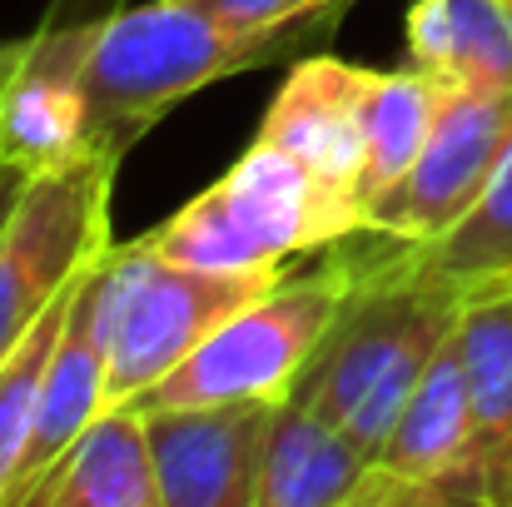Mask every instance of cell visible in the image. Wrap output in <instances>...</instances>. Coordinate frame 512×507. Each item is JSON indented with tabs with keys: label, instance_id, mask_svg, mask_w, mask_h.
<instances>
[{
	"label": "cell",
	"instance_id": "4fadbf2b",
	"mask_svg": "<svg viewBox=\"0 0 512 507\" xmlns=\"http://www.w3.org/2000/svg\"><path fill=\"white\" fill-rule=\"evenodd\" d=\"M373 70L339 60L329 50H314L289 65L284 85L274 90L259 140L289 150L304 169H314L324 184L358 199L363 174V100H368ZM363 204V199H358ZM368 224V219H363Z\"/></svg>",
	"mask_w": 512,
	"mask_h": 507
},
{
	"label": "cell",
	"instance_id": "5bb4252c",
	"mask_svg": "<svg viewBox=\"0 0 512 507\" xmlns=\"http://www.w3.org/2000/svg\"><path fill=\"white\" fill-rule=\"evenodd\" d=\"M25 507H165L140 403H110L35 483Z\"/></svg>",
	"mask_w": 512,
	"mask_h": 507
},
{
	"label": "cell",
	"instance_id": "ffe728a7",
	"mask_svg": "<svg viewBox=\"0 0 512 507\" xmlns=\"http://www.w3.org/2000/svg\"><path fill=\"white\" fill-rule=\"evenodd\" d=\"M75 289V284H70ZM65 309H70V294L50 304V314L30 329V334L15 343V353L0 363V507L10 498V483L25 463V448H30V433H35V413H40V388H45V368H50V353L60 343L65 329Z\"/></svg>",
	"mask_w": 512,
	"mask_h": 507
},
{
	"label": "cell",
	"instance_id": "277c9868",
	"mask_svg": "<svg viewBox=\"0 0 512 507\" xmlns=\"http://www.w3.org/2000/svg\"><path fill=\"white\" fill-rule=\"evenodd\" d=\"M120 160L75 155L30 174L15 214L0 229V363L30 334L55 299L110 249V194Z\"/></svg>",
	"mask_w": 512,
	"mask_h": 507
},
{
	"label": "cell",
	"instance_id": "ba28073f",
	"mask_svg": "<svg viewBox=\"0 0 512 507\" xmlns=\"http://www.w3.org/2000/svg\"><path fill=\"white\" fill-rule=\"evenodd\" d=\"M115 314H120V244H110L70 289L65 329L50 353L35 433L25 463L10 483L5 507H25L35 483L60 463V453L110 408V348H115Z\"/></svg>",
	"mask_w": 512,
	"mask_h": 507
},
{
	"label": "cell",
	"instance_id": "7c38bea8",
	"mask_svg": "<svg viewBox=\"0 0 512 507\" xmlns=\"http://www.w3.org/2000/svg\"><path fill=\"white\" fill-rule=\"evenodd\" d=\"M468 458L448 507H512V289H478L458 314Z\"/></svg>",
	"mask_w": 512,
	"mask_h": 507
},
{
	"label": "cell",
	"instance_id": "9a60e30c",
	"mask_svg": "<svg viewBox=\"0 0 512 507\" xmlns=\"http://www.w3.org/2000/svg\"><path fill=\"white\" fill-rule=\"evenodd\" d=\"M373 458L329 423L324 413L304 408L299 398L274 403L259 507H348L368 478Z\"/></svg>",
	"mask_w": 512,
	"mask_h": 507
},
{
	"label": "cell",
	"instance_id": "3957f363",
	"mask_svg": "<svg viewBox=\"0 0 512 507\" xmlns=\"http://www.w3.org/2000/svg\"><path fill=\"white\" fill-rule=\"evenodd\" d=\"M353 244L343 239L329 249L324 264L304 274H284L269 294L249 309L224 319L174 373H165L135 403L150 408H204V403H284L314 358L319 338L329 334L339 304L353 289Z\"/></svg>",
	"mask_w": 512,
	"mask_h": 507
},
{
	"label": "cell",
	"instance_id": "44dd1931",
	"mask_svg": "<svg viewBox=\"0 0 512 507\" xmlns=\"http://www.w3.org/2000/svg\"><path fill=\"white\" fill-rule=\"evenodd\" d=\"M204 5H214V10H219V15H229L234 25L274 30V25L309 20V15H324V10H348L353 0H204Z\"/></svg>",
	"mask_w": 512,
	"mask_h": 507
},
{
	"label": "cell",
	"instance_id": "9c48e42d",
	"mask_svg": "<svg viewBox=\"0 0 512 507\" xmlns=\"http://www.w3.org/2000/svg\"><path fill=\"white\" fill-rule=\"evenodd\" d=\"M145 423L165 507H259L274 403L150 408Z\"/></svg>",
	"mask_w": 512,
	"mask_h": 507
},
{
	"label": "cell",
	"instance_id": "7a4b0ae2",
	"mask_svg": "<svg viewBox=\"0 0 512 507\" xmlns=\"http://www.w3.org/2000/svg\"><path fill=\"white\" fill-rule=\"evenodd\" d=\"M348 10H324L274 30H249L204 0L125 5L90 65V135L85 150L125 155L189 95L264 65H294L324 50Z\"/></svg>",
	"mask_w": 512,
	"mask_h": 507
},
{
	"label": "cell",
	"instance_id": "d6986e66",
	"mask_svg": "<svg viewBox=\"0 0 512 507\" xmlns=\"http://www.w3.org/2000/svg\"><path fill=\"white\" fill-rule=\"evenodd\" d=\"M140 244L170 264H189V269H284L229 209L224 189L209 184L199 189L184 209H174L165 224H155L150 234H140Z\"/></svg>",
	"mask_w": 512,
	"mask_h": 507
},
{
	"label": "cell",
	"instance_id": "7402d4cb",
	"mask_svg": "<svg viewBox=\"0 0 512 507\" xmlns=\"http://www.w3.org/2000/svg\"><path fill=\"white\" fill-rule=\"evenodd\" d=\"M25 184H30V169H20L15 160H5V155H0V229H5V219L15 214V204H20Z\"/></svg>",
	"mask_w": 512,
	"mask_h": 507
},
{
	"label": "cell",
	"instance_id": "e0dca14e",
	"mask_svg": "<svg viewBox=\"0 0 512 507\" xmlns=\"http://www.w3.org/2000/svg\"><path fill=\"white\" fill-rule=\"evenodd\" d=\"M443 95H448V80H438L418 65L373 70V85L363 100V174H358L363 219L423 155Z\"/></svg>",
	"mask_w": 512,
	"mask_h": 507
},
{
	"label": "cell",
	"instance_id": "ac0fdd59",
	"mask_svg": "<svg viewBox=\"0 0 512 507\" xmlns=\"http://www.w3.org/2000/svg\"><path fill=\"white\" fill-rule=\"evenodd\" d=\"M413 254L433 279H443L463 299L478 289H512V150L503 155L483 199L468 209V219L438 244H413Z\"/></svg>",
	"mask_w": 512,
	"mask_h": 507
},
{
	"label": "cell",
	"instance_id": "2e32d148",
	"mask_svg": "<svg viewBox=\"0 0 512 507\" xmlns=\"http://www.w3.org/2000/svg\"><path fill=\"white\" fill-rule=\"evenodd\" d=\"M408 65L448 85L512 90V0H413Z\"/></svg>",
	"mask_w": 512,
	"mask_h": 507
},
{
	"label": "cell",
	"instance_id": "30bf717a",
	"mask_svg": "<svg viewBox=\"0 0 512 507\" xmlns=\"http://www.w3.org/2000/svg\"><path fill=\"white\" fill-rule=\"evenodd\" d=\"M468 433H473V423H468V378H463V353H458V329H453V338L423 368L413 398L403 403V413H398L383 453L373 458L353 507H448L453 483L463 473V458H468Z\"/></svg>",
	"mask_w": 512,
	"mask_h": 507
},
{
	"label": "cell",
	"instance_id": "8992f818",
	"mask_svg": "<svg viewBox=\"0 0 512 507\" xmlns=\"http://www.w3.org/2000/svg\"><path fill=\"white\" fill-rule=\"evenodd\" d=\"M130 0H50L25 35L20 70L0 110V155L40 174L85 155L90 135V65L110 20Z\"/></svg>",
	"mask_w": 512,
	"mask_h": 507
},
{
	"label": "cell",
	"instance_id": "6da1fadb",
	"mask_svg": "<svg viewBox=\"0 0 512 507\" xmlns=\"http://www.w3.org/2000/svg\"><path fill=\"white\" fill-rule=\"evenodd\" d=\"M348 244L358 264L353 289L289 398L339 423L368 458H378L423 368L458 329L463 294L433 279L403 239L363 229Z\"/></svg>",
	"mask_w": 512,
	"mask_h": 507
},
{
	"label": "cell",
	"instance_id": "52a82bcc",
	"mask_svg": "<svg viewBox=\"0 0 512 507\" xmlns=\"http://www.w3.org/2000/svg\"><path fill=\"white\" fill-rule=\"evenodd\" d=\"M508 150L512 90L448 85L423 155L368 209L363 229L403 239V244H438L483 199V189L493 184V174H498Z\"/></svg>",
	"mask_w": 512,
	"mask_h": 507
},
{
	"label": "cell",
	"instance_id": "603a6c76",
	"mask_svg": "<svg viewBox=\"0 0 512 507\" xmlns=\"http://www.w3.org/2000/svg\"><path fill=\"white\" fill-rule=\"evenodd\" d=\"M20 55H25V40H0V110H5V90L20 70Z\"/></svg>",
	"mask_w": 512,
	"mask_h": 507
},
{
	"label": "cell",
	"instance_id": "8fae6325",
	"mask_svg": "<svg viewBox=\"0 0 512 507\" xmlns=\"http://www.w3.org/2000/svg\"><path fill=\"white\" fill-rule=\"evenodd\" d=\"M229 209L239 224L279 259L294 264L304 254L334 249L343 239L363 234V204L324 184L314 169H304L289 150L254 135V145L224 169L219 179Z\"/></svg>",
	"mask_w": 512,
	"mask_h": 507
},
{
	"label": "cell",
	"instance_id": "5b68a950",
	"mask_svg": "<svg viewBox=\"0 0 512 507\" xmlns=\"http://www.w3.org/2000/svg\"><path fill=\"white\" fill-rule=\"evenodd\" d=\"M284 269H189L150 254L140 239L120 244V314L110 348V403H135L174 373L224 319L269 294Z\"/></svg>",
	"mask_w": 512,
	"mask_h": 507
}]
</instances>
